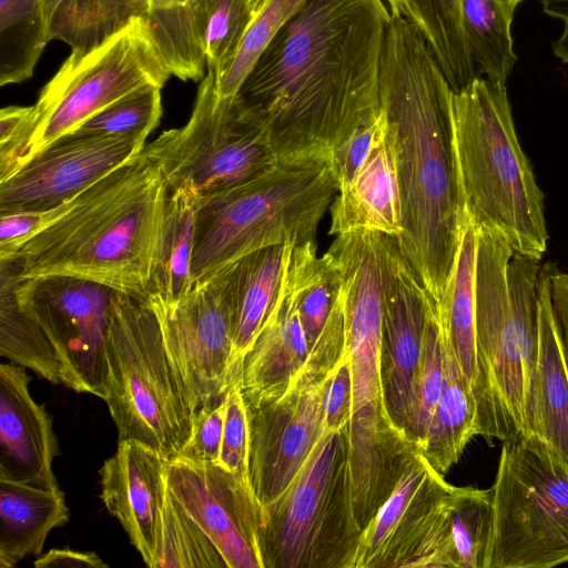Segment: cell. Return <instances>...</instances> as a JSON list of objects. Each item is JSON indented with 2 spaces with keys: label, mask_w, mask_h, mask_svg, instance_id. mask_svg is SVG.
Segmentation results:
<instances>
[{
  "label": "cell",
  "mask_w": 568,
  "mask_h": 568,
  "mask_svg": "<svg viewBox=\"0 0 568 568\" xmlns=\"http://www.w3.org/2000/svg\"><path fill=\"white\" fill-rule=\"evenodd\" d=\"M384 0H307L236 97L277 159L333 151L381 113Z\"/></svg>",
  "instance_id": "6da1fadb"
},
{
  "label": "cell",
  "mask_w": 568,
  "mask_h": 568,
  "mask_svg": "<svg viewBox=\"0 0 568 568\" xmlns=\"http://www.w3.org/2000/svg\"><path fill=\"white\" fill-rule=\"evenodd\" d=\"M452 90L429 48L392 14L381 58L379 98L400 199L399 251L438 303L469 221L455 144Z\"/></svg>",
  "instance_id": "7a4b0ae2"
},
{
  "label": "cell",
  "mask_w": 568,
  "mask_h": 568,
  "mask_svg": "<svg viewBox=\"0 0 568 568\" xmlns=\"http://www.w3.org/2000/svg\"><path fill=\"white\" fill-rule=\"evenodd\" d=\"M168 196L161 169L143 149L18 251L19 278L75 276L146 301Z\"/></svg>",
  "instance_id": "3957f363"
},
{
  "label": "cell",
  "mask_w": 568,
  "mask_h": 568,
  "mask_svg": "<svg viewBox=\"0 0 568 568\" xmlns=\"http://www.w3.org/2000/svg\"><path fill=\"white\" fill-rule=\"evenodd\" d=\"M539 260L514 254L477 227L475 322L478 435L503 443L527 435L526 410L538 351Z\"/></svg>",
  "instance_id": "277c9868"
},
{
  "label": "cell",
  "mask_w": 568,
  "mask_h": 568,
  "mask_svg": "<svg viewBox=\"0 0 568 568\" xmlns=\"http://www.w3.org/2000/svg\"><path fill=\"white\" fill-rule=\"evenodd\" d=\"M455 144L466 211L514 254L541 261L548 232L544 194L514 125L506 83L476 77L454 92Z\"/></svg>",
  "instance_id": "5b68a950"
},
{
  "label": "cell",
  "mask_w": 568,
  "mask_h": 568,
  "mask_svg": "<svg viewBox=\"0 0 568 568\" xmlns=\"http://www.w3.org/2000/svg\"><path fill=\"white\" fill-rule=\"evenodd\" d=\"M337 192L326 152L278 159L255 179L200 199L193 286L260 248L313 242Z\"/></svg>",
  "instance_id": "8992f818"
},
{
  "label": "cell",
  "mask_w": 568,
  "mask_h": 568,
  "mask_svg": "<svg viewBox=\"0 0 568 568\" xmlns=\"http://www.w3.org/2000/svg\"><path fill=\"white\" fill-rule=\"evenodd\" d=\"M103 399L118 442L141 443L171 460L191 435L194 412L155 313L148 302L116 291L111 302Z\"/></svg>",
  "instance_id": "52a82bcc"
},
{
  "label": "cell",
  "mask_w": 568,
  "mask_h": 568,
  "mask_svg": "<svg viewBox=\"0 0 568 568\" xmlns=\"http://www.w3.org/2000/svg\"><path fill=\"white\" fill-rule=\"evenodd\" d=\"M171 77L142 18L87 53L71 52L0 145V181L111 103L149 84L162 89Z\"/></svg>",
  "instance_id": "ba28073f"
},
{
  "label": "cell",
  "mask_w": 568,
  "mask_h": 568,
  "mask_svg": "<svg viewBox=\"0 0 568 568\" xmlns=\"http://www.w3.org/2000/svg\"><path fill=\"white\" fill-rule=\"evenodd\" d=\"M361 535L352 507L348 427L322 429L296 477L263 509V568H351Z\"/></svg>",
  "instance_id": "9c48e42d"
},
{
  "label": "cell",
  "mask_w": 568,
  "mask_h": 568,
  "mask_svg": "<svg viewBox=\"0 0 568 568\" xmlns=\"http://www.w3.org/2000/svg\"><path fill=\"white\" fill-rule=\"evenodd\" d=\"M493 493L485 568L568 562V464L532 435L504 442Z\"/></svg>",
  "instance_id": "30bf717a"
},
{
  "label": "cell",
  "mask_w": 568,
  "mask_h": 568,
  "mask_svg": "<svg viewBox=\"0 0 568 568\" xmlns=\"http://www.w3.org/2000/svg\"><path fill=\"white\" fill-rule=\"evenodd\" d=\"M144 150L169 190L185 187L200 199L244 184L278 160L237 97H221L209 71L200 81L189 121L162 132Z\"/></svg>",
  "instance_id": "8fae6325"
},
{
  "label": "cell",
  "mask_w": 568,
  "mask_h": 568,
  "mask_svg": "<svg viewBox=\"0 0 568 568\" xmlns=\"http://www.w3.org/2000/svg\"><path fill=\"white\" fill-rule=\"evenodd\" d=\"M342 357L320 339L281 392L244 399L250 428V478L264 509L296 477L314 448L323 420V396L331 372Z\"/></svg>",
  "instance_id": "7c38bea8"
},
{
  "label": "cell",
  "mask_w": 568,
  "mask_h": 568,
  "mask_svg": "<svg viewBox=\"0 0 568 568\" xmlns=\"http://www.w3.org/2000/svg\"><path fill=\"white\" fill-rule=\"evenodd\" d=\"M453 488L417 452L363 529L351 568H457L449 519Z\"/></svg>",
  "instance_id": "4fadbf2b"
},
{
  "label": "cell",
  "mask_w": 568,
  "mask_h": 568,
  "mask_svg": "<svg viewBox=\"0 0 568 568\" xmlns=\"http://www.w3.org/2000/svg\"><path fill=\"white\" fill-rule=\"evenodd\" d=\"M113 290L81 277L19 278L21 310L52 343L64 369V386L104 398L106 338Z\"/></svg>",
  "instance_id": "5bb4252c"
},
{
  "label": "cell",
  "mask_w": 568,
  "mask_h": 568,
  "mask_svg": "<svg viewBox=\"0 0 568 568\" xmlns=\"http://www.w3.org/2000/svg\"><path fill=\"white\" fill-rule=\"evenodd\" d=\"M158 318L169 356L195 413L224 397L233 371V322L221 270L183 297L145 301Z\"/></svg>",
  "instance_id": "9a60e30c"
},
{
  "label": "cell",
  "mask_w": 568,
  "mask_h": 568,
  "mask_svg": "<svg viewBox=\"0 0 568 568\" xmlns=\"http://www.w3.org/2000/svg\"><path fill=\"white\" fill-rule=\"evenodd\" d=\"M396 236L368 230L336 235L328 251L342 271L345 349L353 373V413L385 405L381 377L384 290Z\"/></svg>",
  "instance_id": "2e32d148"
},
{
  "label": "cell",
  "mask_w": 568,
  "mask_h": 568,
  "mask_svg": "<svg viewBox=\"0 0 568 568\" xmlns=\"http://www.w3.org/2000/svg\"><path fill=\"white\" fill-rule=\"evenodd\" d=\"M145 140L71 132L0 181V213L65 204L140 154Z\"/></svg>",
  "instance_id": "e0dca14e"
},
{
  "label": "cell",
  "mask_w": 568,
  "mask_h": 568,
  "mask_svg": "<svg viewBox=\"0 0 568 568\" xmlns=\"http://www.w3.org/2000/svg\"><path fill=\"white\" fill-rule=\"evenodd\" d=\"M270 0H187L150 9L144 19L172 75L201 81L221 77L246 31Z\"/></svg>",
  "instance_id": "ac0fdd59"
},
{
  "label": "cell",
  "mask_w": 568,
  "mask_h": 568,
  "mask_svg": "<svg viewBox=\"0 0 568 568\" xmlns=\"http://www.w3.org/2000/svg\"><path fill=\"white\" fill-rule=\"evenodd\" d=\"M169 491L222 555L227 568H263V508L254 490L219 465L168 460Z\"/></svg>",
  "instance_id": "d6986e66"
},
{
  "label": "cell",
  "mask_w": 568,
  "mask_h": 568,
  "mask_svg": "<svg viewBox=\"0 0 568 568\" xmlns=\"http://www.w3.org/2000/svg\"><path fill=\"white\" fill-rule=\"evenodd\" d=\"M428 301L397 243L384 290L381 377L387 414L404 434L422 358Z\"/></svg>",
  "instance_id": "ffe728a7"
},
{
  "label": "cell",
  "mask_w": 568,
  "mask_h": 568,
  "mask_svg": "<svg viewBox=\"0 0 568 568\" xmlns=\"http://www.w3.org/2000/svg\"><path fill=\"white\" fill-rule=\"evenodd\" d=\"M168 459L134 440L118 449L99 470L101 499L118 519L146 566L156 567Z\"/></svg>",
  "instance_id": "44dd1931"
},
{
  "label": "cell",
  "mask_w": 568,
  "mask_h": 568,
  "mask_svg": "<svg viewBox=\"0 0 568 568\" xmlns=\"http://www.w3.org/2000/svg\"><path fill=\"white\" fill-rule=\"evenodd\" d=\"M29 382L26 367L0 365V479L59 489L52 417L30 395Z\"/></svg>",
  "instance_id": "7402d4cb"
},
{
  "label": "cell",
  "mask_w": 568,
  "mask_h": 568,
  "mask_svg": "<svg viewBox=\"0 0 568 568\" xmlns=\"http://www.w3.org/2000/svg\"><path fill=\"white\" fill-rule=\"evenodd\" d=\"M419 452L390 420L385 406L353 413L348 425V468L354 517L363 529L392 495Z\"/></svg>",
  "instance_id": "603a6c76"
},
{
  "label": "cell",
  "mask_w": 568,
  "mask_h": 568,
  "mask_svg": "<svg viewBox=\"0 0 568 568\" xmlns=\"http://www.w3.org/2000/svg\"><path fill=\"white\" fill-rule=\"evenodd\" d=\"M303 254L304 244L291 247L275 301L244 356L241 385L245 395L281 392L307 359L311 349L298 312Z\"/></svg>",
  "instance_id": "cb8c5ba5"
},
{
  "label": "cell",
  "mask_w": 568,
  "mask_h": 568,
  "mask_svg": "<svg viewBox=\"0 0 568 568\" xmlns=\"http://www.w3.org/2000/svg\"><path fill=\"white\" fill-rule=\"evenodd\" d=\"M526 419L527 435L538 438L568 464V371L544 265L538 282V351Z\"/></svg>",
  "instance_id": "d4e9b609"
},
{
  "label": "cell",
  "mask_w": 568,
  "mask_h": 568,
  "mask_svg": "<svg viewBox=\"0 0 568 568\" xmlns=\"http://www.w3.org/2000/svg\"><path fill=\"white\" fill-rule=\"evenodd\" d=\"M358 230L396 237L402 232L397 173L387 132L331 205L329 234Z\"/></svg>",
  "instance_id": "484cf974"
},
{
  "label": "cell",
  "mask_w": 568,
  "mask_h": 568,
  "mask_svg": "<svg viewBox=\"0 0 568 568\" xmlns=\"http://www.w3.org/2000/svg\"><path fill=\"white\" fill-rule=\"evenodd\" d=\"M293 245H270L223 268L233 322V371L240 379L244 356L275 301Z\"/></svg>",
  "instance_id": "4316f807"
},
{
  "label": "cell",
  "mask_w": 568,
  "mask_h": 568,
  "mask_svg": "<svg viewBox=\"0 0 568 568\" xmlns=\"http://www.w3.org/2000/svg\"><path fill=\"white\" fill-rule=\"evenodd\" d=\"M62 490L0 479V568L42 552L47 537L69 521Z\"/></svg>",
  "instance_id": "83f0119b"
},
{
  "label": "cell",
  "mask_w": 568,
  "mask_h": 568,
  "mask_svg": "<svg viewBox=\"0 0 568 568\" xmlns=\"http://www.w3.org/2000/svg\"><path fill=\"white\" fill-rule=\"evenodd\" d=\"M439 328L444 382L420 453L445 475L459 460L468 442L478 435V417L471 384L440 325Z\"/></svg>",
  "instance_id": "f1b7e54d"
},
{
  "label": "cell",
  "mask_w": 568,
  "mask_h": 568,
  "mask_svg": "<svg viewBox=\"0 0 568 568\" xmlns=\"http://www.w3.org/2000/svg\"><path fill=\"white\" fill-rule=\"evenodd\" d=\"M477 227L468 221L443 297L436 303L439 325L475 395L479 387L475 322Z\"/></svg>",
  "instance_id": "f546056e"
},
{
  "label": "cell",
  "mask_w": 568,
  "mask_h": 568,
  "mask_svg": "<svg viewBox=\"0 0 568 568\" xmlns=\"http://www.w3.org/2000/svg\"><path fill=\"white\" fill-rule=\"evenodd\" d=\"M200 197L191 190H169L149 296L176 301L193 287L192 256ZM148 300V298H146Z\"/></svg>",
  "instance_id": "4dcf8cb0"
},
{
  "label": "cell",
  "mask_w": 568,
  "mask_h": 568,
  "mask_svg": "<svg viewBox=\"0 0 568 568\" xmlns=\"http://www.w3.org/2000/svg\"><path fill=\"white\" fill-rule=\"evenodd\" d=\"M50 39L65 42L71 52L87 53L132 20L144 18L150 0H43Z\"/></svg>",
  "instance_id": "1f68e13d"
},
{
  "label": "cell",
  "mask_w": 568,
  "mask_h": 568,
  "mask_svg": "<svg viewBox=\"0 0 568 568\" xmlns=\"http://www.w3.org/2000/svg\"><path fill=\"white\" fill-rule=\"evenodd\" d=\"M18 281L16 261H0V355L41 378L64 385V369L52 343L18 303Z\"/></svg>",
  "instance_id": "d6a6232c"
},
{
  "label": "cell",
  "mask_w": 568,
  "mask_h": 568,
  "mask_svg": "<svg viewBox=\"0 0 568 568\" xmlns=\"http://www.w3.org/2000/svg\"><path fill=\"white\" fill-rule=\"evenodd\" d=\"M460 6L462 0H406L400 12L423 38L454 92L478 77L464 38Z\"/></svg>",
  "instance_id": "836d02e7"
},
{
  "label": "cell",
  "mask_w": 568,
  "mask_h": 568,
  "mask_svg": "<svg viewBox=\"0 0 568 568\" xmlns=\"http://www.w3.org/2000/svg\"><path fill=\"white\" fill-rule=\"evenodd\" d=\"M50 40L43 0H0V85L30 79Z\"/></svg>",
  "instance_id": "e575fe53"
},
{
  "label": "cell",
  "mask_w": 568,
  "mask_h": 568,
  "mask_svg": "<svg viewBox=\"0 0 568 568\" xmlns=\"http://www.w3.org/2000/svg\"><path fill=\"white\" fill-rule=\"evenodd\" d=\"M460 18L478 75L506 83L517 61L510 32L514 16L497 0H462Z\"/></svg>",
  "instance_id": "d590c367"
},
{
  "label": "cell",
  "mask_w": 568,
  "mask_h": 568,
  "mask_svg": "<svg viewBox=\"0 0 568 568\" xmlns=\"http://www.w3.org/2000/svg\"><path fill=\"white\" fill-rule=\"evenodd\" d=\"M449 519L457 568H485L494 526L491 488L454 486Z\"/></svg>",
  "instance_id": "8d00e7d4"
},
{
  "label": "cell",
  "mask_w": 568,
  "mask_h": 568,
  "mask_svg": "<svg viewBox=\"0 0 568 568\" xmlns=\"http://www.w3.org/2000/svg\"><path fill=\"white\" fill-rule=\"evenodd\" d=\"M222 568L226 564L166 487L155 568Z\"/></svg>",
  "instance_id": "74e56055"
},
{
  "label": "cell",
  "mask_w": 568,
  "mask_h": 568,
  "mask_svg": "<svg viewBox=\"0 0 568 568\" xmlns=\"http://www.w3.org/2000/svg\"><path fill=\"white\" fill-rule=\"evenodd\" d=\"M342 283V271L336 257L329 251L317 256L314 241L304 243L298 312L310 349L329 318Z\"/></svg>",
  "instance_id": "f35d334b"
},
{
  "label": "cell",
  "mask_w": 568,
  "mask_h": 568,
  "mask_svg": "<svg viewBox=\"0 0 568 568\" xmlns=\"http://www.w3.org/2000/svg\"><path fill=\"white\" fill-rule=\"evenodd\" d=\"M444 382L443 347L436 303L429 297L422 358L415 381L406 437L420 452Z\"/></svg>",
  "instance_id": "ab89813d"
},
{
  "label": "cell",
  "mask_w": 568,
  "mask_h": 568,
  "mask_svg": "<svg viewBox=\"0 0 568 568\" xmlns=\"http://www.w3.org/2000/svg\"><path fill=\"white\" fill-rule=\"evenodd\" d=\"M161 116V88L149 84L111 103L72 132L146 140Z\"/></svg>",
  "instance_id": "60d3db41"
},
{
  "label": "cell",
  "mask_w": 568,
  "mask_h": 568,
  "mask_svg": "<svg viewBox=\"0 0 568 568\" xmlns=\"http://www.w3.org/2000/svg\"><path fill=\"white\" fill-rule=\"evenodd\" d=\"M307 0H270L246 31L226 71L214 78L221 97H234L278 30Z\"/></svg>",
  "instance_id": "b9f144b4"
},
{
  "label": "cell",
  "mask_w": 568,
  "mask_h": 568,
  "mask_svg": "<svg viewBox=\"0 0 568 568\" xmlns=\"http://www.w3.org/2000/svg\"><path fill=\"white\" fill-rule=\"evenodd\" d=\"M224 400L225 422L217 465L252 487L250 478V428L241 381L234 382L227 388Z\"/></svg>",
  "instance_id": "7bdbcfd3"
},
{
  "label": "cell",
  "mask_w": 568,
  "mask_h": 568,
  "mask_svg": "<svg viewBox=\"0 0 568 568\" xmlns=\"http://www.w3.org/2000/svg\"><path fill=\"white\" fill-rule=\"evenodd\" d=\"M224 422V397L197 409L193 416L191 435L176 458L196 464L217 465Z\"/></svg>",
  "instance_id": "ee69618b"
},
{
  "label": "cell",
  "mask_w": 568,
  "mask_h": 568,
  "mask_svg": "<svg viewBox=\"0 0 568 568\" xmlns=\"http://www.w3.org/2000/svg\"><path fill=\"white\" fill-rule=\"evenodd\" d=\"M387 132L386 120L381 113L373 121L359 126L331 153V166L338 190L345 186L367 159L374 146Z\"/></svg>",
  "instance_id": "f6af8a7d"
},
{
  "label": "cell",
  "mask_w": 568,
  "mask_h": 568,
  "mask_svg": "<svg viewBox=\"0 0 568 568\" xmlns=\"http://www.w3.org/2000/svg\"><path fill=\"white\" fill-rule=\"evenodd\" d=\"M71 202L51 210L0 213V261L13 260L27 242L64 214Z\"/></svg>",
  "instance_id": "bcb514c9"
},
{
  "label": "cell",
  "mask_w": 568,
  "mask_h": 568,
  "mask_svg": "<svg viewBox=\"0 0 568 568\" xmlns=\"http://www.w3.org/2000/svg\"><path fill=\"white\" fill-rule=\"evenodd\" d=\"M354 409L353 373L346 349L331 372L323 396L322 429L348 427Z\"/></svg>",
  "instance_id": "7dc6e473"
},
{
  "label": "cell",
  "mask_w": 568,
  "mask_h": 568,
  "mask_svg": "<svg viewBox=\"0 0 568 568\" xmlns=\"http://www.w3.org/2000/svg\"><path fill=\"white\" fill-rule=\"evenodd\" d=\"M548 280L552 313L559 334L562 354L568 371V273L554 264H544Z\"/></svg>",
  "instance_id": "c3c4849f"
},
{
  "label": "cell",
  "mask_w": 568,
  "mask_h": 568,
  "mask_svg": "<svg viewBox=\"0 0 568 568\" xmlns=\"http://www.w3.org/2000/svg\"><path fill=\"white\" fill-rule=\"evenodd\" d=\"M37 568H106L108 565L93 551L70 548L50 549L33 561Z\"/></svg>",
  "instance_id": "681fc988"
},
{
  "label": "cell",
  "mask_w": 568,
  "mask_h": 568,
  "mask_svg": "<svg viewBox=\"0 0 568 568\" xmlns=\"http://www.w3.org/2000/svg\"><path fill=\"white\" fill-rule=\"evenodd\" d=\"M548 16L564 23L561 36L551 43L554 54L568 64V0H537Z\"/></svg>",
  "instance_id": "f907efd6"
},
{
  "label": "cell",
  "mask_w": 568,
  "mask_h": 568,
  "mask_svg": "<svg viewBox=\"0 0 568 568\" xmlns=\"http://www.w3.org/2000/svg\"><path fill=\"white\" fill-rule=\"evenodd\" d=\"M29 106H4L0 111V145L8 142L20 126Z\"/></svg>",
  "instance_id": "816d5d0a"
},
{
  "label": "cell",
  "mask_w": 568,
  "mask_h": 568,
  "mask_svg": "<svg viewBox=\"0 0 568 568\" xmlns=\"http://www.w3.org/2000/svg\"><path fill=\"white\" fill-rule=\"evenodd\" d=\"M187 0H150L151 9L168 8L184 3Z\"/></svg>",
  "instance_id": "f5cc1de1"
},
{
  "label": "cell",
  "mask_w": 568,
  "mask_h": 568,
  "mask_svg": "<svg viewBox=\"0 0 568 568\" xmlns=\"http://www.w3.org/2000/svg\"><path fill=\"white\" fill-rule=\"evenodd\" d=\"M388 4L389 12L392 14H400L402 9L406 2V0H384Z\"/></svg>",
  "instance_id": "db71d44e"
},
{
  "label": "cell",
  "mask_w": 568,
  "mask_h": 568,
  "mask_svg": "<svg viewBox=\"0 0 568 568\" xmlns=\"http://www.w3.org/2000/svg\"><path fill=\"white\" fill-rule=\"evenodd\" d=\"M501 6L503 8L508 12L510 13L511 16L515 14V11H516V8L517 6L523 1V0H497Z\"/></svg>",
  "instance_id": "11a10c76"
}]
</instances>
